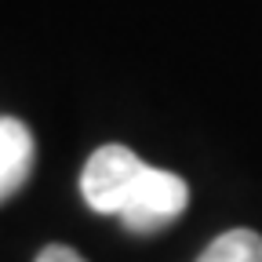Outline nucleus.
Segmentation results:
<instances>
[{"instance_id": "nucleus-1", "label": "nucleus", "mask_w": 262, "mask_h": 262, "mask_svg": "<svg viewBox=\"0 0 262 262\" xmlns=\"http://www.w3.org/2000/svg\"><path fill=\"white\" fill-rule=\"evenodd\" d=\"M142 171H146V160L135 149H127L120 142L98 146L88 157L84 175H80V193H84L88 208L98 215H120L131 189L139 186Z\"/></svg>"}, {"instance_id": "nucleus-2", "label": "nucleus", "mask_w": 262, "mask_h": 262, "mask_svg": "<svg viewBox=\"0 0 262 262\" xmlns=\"http://www.w3.org/2000/svg\"><path fill=\"white\" fill-rule=\"evenodd\" d=\"M189 204V186L186 179H179L175 171H164V168H149L139 179V186L131 189L124 211L117 215L127 229H135V233H149V229H160L175 222Z\"/></svg>"}, {"instance_id": "nucleus-3", "label": "nucleus", "mask_w": 262, "mask_h": 262, "mask_svg": "<svg viewBox=\"0 0 262 262\" xmlns=\"http://www.w3.org/2000/svg\"><path fill=\"white\" fill-rule=\"evenodd\" d=\"M33 135L29 127L15 117H0V201L8 196L29 179L33 171Z\"/></svg>"}, {"instance_id": "nucleus-4", "label": "nucleus", "mask_w": 262, "mask_h": 262, "mask_svg": "<svg viewBox=\"0 0 262 262\" xmlns=\"http://www.w3.org/2000/svg\"><path fill=\"white\" fill-rule=\"evenodd\" d=\"M196 262H262V233L255 229H226L215 237Z\"/></svg>"}, {"instance_id": "nucleus-5", "label": "nucleus", "mask_w": 262, "mask_h": 262, "mask_svg": "<svg viewBox=\"0 0 262 262\" xmlns=\"http://www.w3.org/2000/svg\"><path fill=\"white\" fill-rule=\"evenodd\" d=\"M37 262H88V258L73 248H66V244H48V248H40Z\"/></svg>"}]
</instances>
